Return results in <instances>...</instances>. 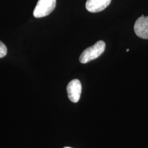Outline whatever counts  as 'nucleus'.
<instances>
[{"mask_svg":"<svg viewBox=\"0 0 148 148\" xmlns=\"http://www.w3.org/2000/svg\"><path fill=\"white\" fill-rule=\"evenodd\" d=\"M111 0H87L86 8L90 12H99L106 9L110 5Z\"/></svg>","mask_w":148,"mask_h":148,"instance_id":"39448f33","label":"nucleus"},{"mask_svg":"<svg viewBox=\"0 0 148 148\" xmlns=\"http://www.w3.org/2000/svg\"><path fill=\"white\" fill-rule=\"evenodd\" d=\"M134 29L135 34L140 38L148 39V16L142 15L135 22Z\"/></svg>","mask_w":148,"mask_h":148,"instance_id":"20e7f679","label":"nucleus"},{"mask_svg":"<svg viewBox=\"0 0 148 148\" xmlns=\"http://www.w3.org/2000/svg\"><path fill=\"white\" fill-rule=\"evenodd\" d=\"M56 5V0H38L35 7L33 15L36 18H41L49 15Z\"/></svg>","mask_w":148,"mask_h":148,"instance_id":"f03ea898","label":"nucleus"},{"mask_svg":"<svg viewBox=\"0 0 148 148\" xmlns=\"http://www.w3.org/2000/svg\"><path fill=\"white\" fill-rule=\"evenodd\" d=\"M66 92L70 100L73 103H77L79 100L82 92V84L80 81L77 79L71 80L66 86Z\"/></svg>","mask_w":148,"mask_h":148,"instance_id":"7ed1b4c3","label":"nucleus"},{"mask_svg":"<svg viewBox=\"0 0 148 148\" xmlns=\"http://www.w3.org/2000/svg\"><path fill=\"white\" fill-rule=\"evenodd\" d=\"M64 148H71V147H64Z\"/></svg>","mask_w":148,"mask_h":148,"instance_id":"6e6552de","label":"nucleus"},{"mask_svg":"<svg viewBox=\"0 0 148 148\" xmlns=\"http://www.w3.org/2000/svg\"><path fill=\"white\" fill-rule=\"evenodd\" d=\"M7 51H8V49H7L6 46L3 42L0 40V58H3L6 56Z\"/></svg>","mask_w":148,"mask_h":148,"instance_id":"423d86ee","label":"nucleus"},{"mask_svg":"<svg viewBox=\"0 0 148 148\" xmlns=\"http://www.w3.org/2000/svg\"><path fill=\"white\" fill-rule=\"evenodd\" d=\"M105 42L103 40H99L91 47L86 48L82 51V54L79 56V62L82 64H85L99 58L105 51Z\"/></svg>","mask_w":148,"mask_h":148,"instance_id":"f257e3e1","label":"nucleus"},{"mask_svg":"<svg viewBox=\"0 0 148 148\" xmlns=\"http://www.w3.org/2000/svg\"><path fill=\"white\" fill-rule=\"evenodd\" d=\"M126 51H127V52H128V51H129V49H126Z\"/></svg>","mask_w":148,"mask_h":148,"instance_id":"0eeeda50","label":"nucleus"}]
</instances>
